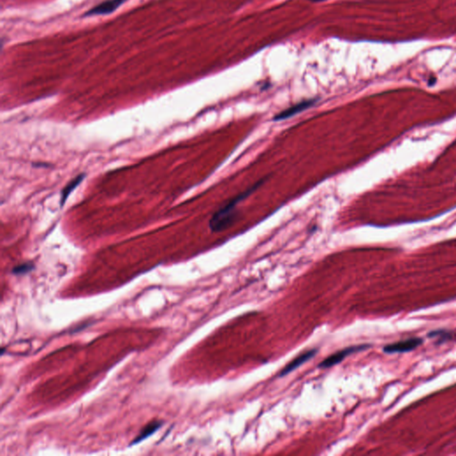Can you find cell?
<instances>
[{"label": "cell", "mask_w": 456, "mask_h": 456, "mask_svg": "<svg viewBox=\"0 0 456 456\" xmlns=\"http://www.w3.org/2000/svg\"><path fill=\"white\" fill-rule=\"evenodd\" d=\"M264 181L265 179L257 181L255 185H251L250 188L246 189L244 192L233 197V199L230 200L229 203L224 205L219 210H216L209 220L210 230L214 233H216V232H222L224 230L227 229L228 227H231L232 224L234 222V220H236L237 214H238L236 209L237 205L241 202H243L244 200L248 198L251 193H253L259 186L264 184Z\"/></svg>", "instance_id": "1"}, {"label": "cell", "mask_w": 456, "mask_h": 456, "mask_svg": "<svg viewBox=\"0 0 456 456\" xmlns=\"http://www.w3.org/2000/svg\"><path fill=\"white\" fill-rule=\"evenodd\" d=\"M423 340L421 338H410L407 340L388 344L383 348V351L387 354L405 353L415 350L422 345Z\"/></svg>", "instance_id": "2"}, {"label": "cell", "mask_w": 456, "mask_h": 456, "mask_svg": "<svg viewBox=\"0 0 456 456\" xmlns=\"http://www.w3.org/2000/svg\"><path fill=\"white\" fill-rule=\"evenodd\" d=\"M367 348H369L368 345H360V346H350V348L345 349V350L339 351V352L330 356L329 357H327L325 360L322 361V363L319 364V367L328 368V367L333 366V365L340 363L346 356H349L350 354L360 351V350H364Z\"/></svg>", "instance_id": "3"}, {"label": "cell", "mask_w": 456, "mask_h": 456, "mask_svg": "<svg viewBox=\"0 0 456 456\" xmlns=\"http://www.w3.org/2000/svg\"><path fill=\"white\" fill-rule=\"evenodd\" d=\"M316 99H309L302 101L300 103H296L294 105H292L290 108H287L285 110L281 111V113L276 114L274 117V120L278 121V120H284L289 119L291 117L294 116L296 114L301 113L303 111L309 109V107L312 106L316 103Z\"/></svg>", "instance_id": "4"}, {"label": "cell", "mask_w": 456, "mask_h": 456, "mask_svg": "<svg viewBox=\"0 0 456 456\" xmlns=\"http://www.w3.org/2000/svg\"><path fill=\"white\" fill-rule=\"evenodd\" d=\"M127 0H106L103 3L97 5L92 9L88 11L85 15L86 16H93V15H104L113 13L120 7L122 4L125 3Z\"/></svg>", "instance_id": "5"}, {"label": "cell", "mask_w": 456, "mask_h": 456, "mask_svg": "<svg viewBox=\"0 0 456 456\" xmlns=\"http://www.w3.org/2000/svg\"><path fill=\"white\" fill-rule=\"evenodd\" d=\"M316 353V350H309V351H307L305 353L301 354L300 356H298V357H296L294 360H292L291 363H289V364H287L286 366L281 370V374H280V376H285V375H287V374H290V373H292V371L295 370L296 368H298V366H300L302 364H304L306 363L307 361H309L310 358H312Z\"/></svg>", "instance_id": "6"}, {"label": "cell", "mask_w": 456, "mask_h": 456, "mask_svg": "<svg viewBox=\"0 0 456 456\" xmlns=\"http://www.w3.org/2000/svg\"><path fill=\"white\" fill-rule=\"evenodd\" d=\"M161 425H162V422H154L150 423V424H148V425L142 430V432L138 435L137 439H134V440L132 441L131 446L138 444V443H140L141 441H143L144 439H147L148 437H150V436L153 435L155 431H157V430L161 428Z\"/></svg>", "instance_id": "7"}, {"label": "cell", "mask_w": 456, "mask_h": 456, "mask_svg": "<svg viewBox=\"0 0 456 456\" xmlns=\"http://www.w3.org/2000/svg\"><path fill=\"white\" fill-rule=\"evenodd\" d=\"M85 178V175L84 174H80V175L77 176L75 179H72L71 182L69 183L68 185H66V187L63 188V190L62 191V193H61V206H63V204L66 203V200L68 198L69 196L71 194V192L74 190V189L78 186V185L81 183L83 179Z\"/></svg>", "instance_id": "8"}, {"label": "cell", "mask_w": 456, "mask_h": 456, "mask_svg": "<svg viewBox=\"0 0 456 456\" xmlns=\"http://www.w3.org/2000/svg\"><path fill=\"white\" fill-rule=\"evenodd\" d=\"M34 268V266L31 263H24V264L19 265L17 267L13 268L12 273L17 275L21 274H27L29 272H31Z\"/></svg>", "instance_id": "9"}, {"label": "cell", "mask_w": 456, "mask_h": 456, "mask_svg": "<svg viewBox=\"0 0 456 456\" xmlns=\"http://www.w3.org/2000/svg\"><path fill=\"white\" fill-rule=\"evenodd\" d=\"M429 336L430 337V338L439 337V340H438V342L439 343H443L444 341H446V340H450V338H451V335H450V333H448V332L441 331V330H439V331H434L432 333H429Z\"/></svg>", "instance_id": "10"}, {"label": "cell", "mask_w": 456, "mask_h": 456, "mask_svg": "<svg viewBox=\"0 0 456 456\" xmlns=\"http://www.w3.org/2000/svg\"><path fill=\"white\" fill-rule=\"evenodd\" d=\"M436 83V78H431V79H429V86H432L433 84Z\"/></svg>", "instance_id": "11"}, {"label": "cell", "mask_w": 456, "mask_h": 456, "mask_svg": "<svg viewBox=\"0 0 456 456\" xmlns=\"http://www.w3.org/2000/svg\"><path fill=\"white\" fill-rule=\"evenodd\" d=\"M309 1H312V2H322V1H325V0H309Z\"/></svg>", "instance_id": "12"}]
</instances>
